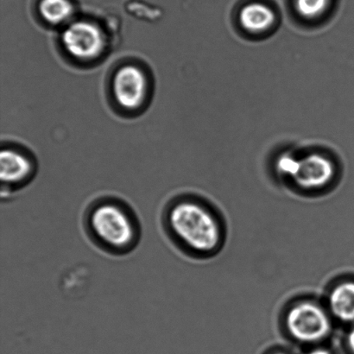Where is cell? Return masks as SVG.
I'll return each instance as SVG.
<instances>
[{
    "instance_id": "obj_14",
    "label": "cell",
    "mask_w": 354,
    "mask_h": 354,
    "mask_svg": "<svg viewBox=\"0 0 354 354\" xmlns=\"http://www.w3.org/2000/svg\"><path fill=\"white\" fill-rule=\"evenodd\" d=\"M308 354H330V353L326 351V350L317 349V350H315V351L311 352L310 353H308Z\"/></svg>"
},
{
    "instance_id": "obj_12",
    "label": "cell",
    "mask_w": 354,
    "mask_h": 354,
    "mask_svg": "<svg viewBox=\"0 0 354 354\" xmlns=\"http://www.w3.org/2000/svg\"><path fill=\"white\" fill-rule=\"evenodd\" d=\"M299 161L297 159L291 157V156L284 155L279 158L277 162V171L281 174L294 177L296 175Z\"/></svg>"
},
{
    "instance_id": "obj_13",
    "label": "cell",
    "mask_w": 354,
    "mask_h": 354,
    "mask_svg": "<svg viewBox=\"0 0 354 354\" xmlns=\"http://www.w3.org/2000/svg\"><path fill=\"white\" fill-rule=\"evenodd\" d=\"M348 344L350 348H351L352 351L354 353V328L348 335Z\"/></svg>"
},
{
    "instance_id": "obj_8",
    "label": "cell",
    "mask_w": 354,
    "mask_h": 354,
    "mask_svg": "<svg viewBox=\"0 0 354 354\" xmlns=\"http://www.w3.org/2000/svg\"><path fill=\"white\" fill-rule=\"evenodd\" d=\"M37 13L44 28L60 30L75 19V6L71 0H40Z\"/></svg>"
},
{
    "instance_id": "obj_15",
    "label": "cell",
    "mask_w": 354,
    "mask_h": 354,
    "mask_svg": "<svg viewBox=\"0 0 354 354\" xmlns=\"http://www.w3.org/2000/svg\"><path fill=\"white\" fill-rule=\"evenodd\" d=\"M279 354H283V353H279Z\"/></svg>"
},
{
    "instance_id": "obj_2",
    "label": "cell",
    "mask_w": 354,
    "mask_h": 354,
    "mask_svg": "<svg viewBox=\"0 0 354 354\" xmlns=\"http://www.w3.org/2000/svg\"><path fill=\"white\" fill-rule=\"evenodd\" d=\"M162 230L176 248L194 252L213 251L221 242V230L209 211L197 201L176 196L161 214Z\"/></svg>"
},
{
    "instance_id": "obj_5",
    "label": "cell",
    "mask_w": 354,
    "mask_h": 354,
    "mask_svg": "<svg viewBox=\"0 0 354 354\" xmlns=\"http://www.w3.org/2000/svg\"><path fill=\"white\" fill-rule=\"evenodd\" d=\"M1 194L8 198L32 182L37 172V161L29 149L16 142H3L1 153Z\"/></svg>"
},
{
    "instance_id": "obj_9",
    "label": "cell",
    "mask_w": 354,
    "mask_h": 354,
    "mask_svg": "<svg viewBox=\"0 0 354 354\" xmlns=\"http://www.w3.org/2000/svg\"><path fill=\"white\" fill-rule=\"evenodd\" d=\"M276 15L273 10L265 3H250L239 13V21L245 30L253 33L267 30L275 23Z\"/></svg>"
},
{
    "instance_id": "obj_4",
    "label": "cell",
    "mask_w": 354,
    "mask_h": 354,
    "mask_svg": "<svg viewBox=\"0 0 354 354\" xmlns=\"http://www.w3.org/2000/svg\"><path fill=\"white\" fill-rule=\"evenodd\" d=\"M113 30L91 17H75L58 32L57 48L66 62L79 68L102 64L112 51Z\"/></svg>"
},
{
    "instance_id": "obj_10",
    "label": "cell",
    "mask_w": 354,
    "mask_h": 354,
    "mask_svg": "<svg viewBox=\"0 0 354 354\" xmlns=\"http://www.w3.org/2000/svg\"><path fill=\"white\" fill-rule=\"evenodd\" d=\"M329 305L335 317L342 322H354V283L336 286L329 298Z\"/></svg>"
},
{
    "instance_id": "obj_3",
    "label": "cell",
    "mask_w": 354,
    "mask_h": 354,
    "mask_svg": "<svg viewBox=\"0 0 354 354\" xmlns=\"http://www.w3.org/2000/svg\"><path fill=\"white\" fill-rule=\"evenodd\" d=\"M153 73L147 62L124 57L110 68L106 81V99L113 112L124 118L141 115L153 98Z\"/></svg>"
},
{
    "instance_id": "obj_1",
    "label": "cell",
    "mask_w": 354,
    "mask_h": 354,
    "mask_svg": "<svg viewBox=\"0 0 354 354\" xmlns=\"http://www.w3.org/2000/svg\"><path fill=\"white\" fill-rule=\"evenodd\" d=\"M83 227L89 241L107 254H130L140 245L142 227L136 212L127 201L102 196L88 204Z\"/></svg>"
},
{
    "instance_id": "obj_11",
    "label": "cell",
    "mask_w": 354,
    "mask_h": 354,
    "mask_svg": "<svg viewBox=\"0 0 354 354\" xmlns=\"http://www.w3.org/2000/svg\"><path fill=\"white\" fill-rule=\"evenodd\" d=\"M331 0H296L297 12L307 19H314L325 12Z\"/></svg>"
},
{
    "instance_id": "obj_7",
    "label": "cell",
    "mask_w": 354,
    "mask_h": 354,
    "mask_svg": "<svg viewBox=\"0 0 354 354\" xmlns=\"http://www.w3.org/2000/svg\"><path fill=\"white\" fill-rule=\"evenodd\" d=\"M335 169L328 158L321 155H311L299 161L293 179L304 189H319L330 182Z\"/></svg>"
},
{
    "instance_id": "obj_6",
    "label": "cell",
    "mask_w": 354,
    "mask_h": 354,
    "mask_svg": "<svg viewBox=\"0 0 354 354\" xmlns=\"http://www.w3.org/2000/svg\"><path fill=\"white\" fill-rule=\"evenodd\" d=\"M287 327L291 335L303 342H317L331 331L330 318L320 306L310 301L291 308L287 315Z\"/></svg>"
}]
</instances>
